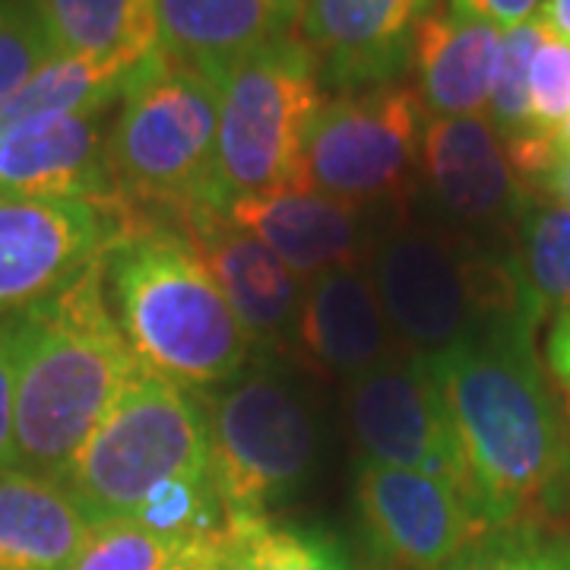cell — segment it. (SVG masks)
<instances>
[{
	"label": "cell",
	"instance_id": "obj_26",
	"mask_svg": "<svg viewBox=\"0 0 570 570\" xmlns=\"http://www.w3.org/2000/svg\"><path fill=\"white\" fill-rule=\"evenodd\" d=\"M549 36V29L542 20L513 26L501 36L498 48V63H494V80H491L489 99V121L498 130V137L504 142V149L520 146L532 137H546L532 127L530 111V70L532 58L539 51L542 39Z\"/></svg>",
	"mask_w": 570,
	"mask_h": 570
},
{
	"label": "cell",
	"instance_id": "obj_11",
	"mask_svg": "<svg viewBox=\"0 0 570 570\" xmlns=\"http://www.w3.org/2000/svg\"><path fill=\"white\" fill-rule=\"evenodd\" d=\"M346 419L365 463L415 469L469 494L456 428L425 355H396L346 381Z\"/></svg>",
	"mask_w": 570,
	"mask_h": 570
},
{
	"label": "cell",
	"instance_id": "obj_8",
	"mask_svg": "<svg viewBox=\"0 0 570 570\" xmlns=\"http://www.w3.org/2000/svg\"><path fill=\"white\" fill-rule=\"evenodd\" d=\"M209 475L232 520L269 517L317 466V419L305 393L276 371L228 381L209 403Z\"/></svg>",
	"mask_w": 570,
	"mask_h": 570
},
{
	"label": "cell",
	"instance_id": "obj_32",
	"mask_svg": "<svg viewBox=\"0 0 570 570\" xmlns=\"http://www.w3.org/2000/svg\"><path fill=\"white\" fill-rule=\"evenodd\" d=\"M453 3H460L463 10L482 17L494 29H513V26L535 20L532 13L542 7V0H453Z\"/></svg>",
	"mask_w": 570,
	"mask_h": 570
},
{
	"label": "cell",
	"instance_id": "obj_35",
	"mask_svg": "<svg viewBox=\"0 0 570 570\" xmlns=\"http://www.w3.org/2000/svg\"><path fill=\"white\" fill-rule=\"evenodd\" d=\"M219 564L216 561H209V558H200V554H187V551H181V554H175L168 564H165L163 570H216Z\"/></svg>",
	"mask_w": 570,
	"mask_h": 570
},
{
	"label": "cell",
	"instance_id": "obj_21",
	"mask_svg": "<svg viewBox=\"0 0 570 570\" xmlns=\"http://www.w3.org/2000/svg\"><path fill=\"white\" fill-rule=\"evenodd\" d=\"M92 523L61 482L29 472H0V570H67Z\"/></svg>",
	"mask_w": 570,
	"mask_h": 570
},
{
	"label": "cell",
	"instance_id": "obj_4",
	"mask_svg": "<svg viewBox=\"0 0 570 570\" xmlns=\"http://www.w3.org/2000/svg\"><path fill=\"white\" fill-rule=\"evenodd\" d=\"M367 276L396 340L419 355L539 324L517 254L463 228L396 225L371 247Z\"/></svg>",
	"mask_w": 570,
	"mask_h": 570
},
{
	"label": "cell",
	"instance_id": "obj_36",
	"mask_svg": "<svg viewBox=\"0 0 570 570\" xmlns=\"http://www.w3.org/2000/svg\"><path fill=\"white\" fill-rule=\"evenodd\" d=\"M216 570H223V568H216Z\"/></svg>",
	"mask_w": 570,
	"mask_h": 570
},
{
	"label": "cell",
	"instance_id": "obj_15",
	"mask_svg": "<svg viewBox=\"0 0 570 570\" xmlns=\"http://www.w3.org/2000/svg\"><path fill=\"white\" fill-rule=\"evenodd\" d=\"M178 232L219 283L254 346H292L305 283L223 209L197 206L178 219Z\"/></svg>",
	"mask_w": 570,
	"mask_h": 570
},
{
	"label": "cell",
	"instance_id": "obj_20",
	"mask_svg": "<svg viewBox=\"0 0 570 570\" xmlns=\"http://www.w3.org/2000/svg\"><path fill=\"white\" fill-rule=\"evenodd\" d=\"M302 0H159V51L223 80L245 55L288 36Z\"/></svg>",
	"mask_w": 570,
	"mask_h": 570
},
{
	"label": "cell",
	"instance_id": "obj_29",
	"mask_svg": "<svg viewBox=\"0 0 570 570\" xmlns=\"http://www.w3.org/2000/svg\"><path fill=\"white\" fill-rule=\"evenodd\" d=\"M175 554L181 551L137 520H108L89 530L67 570H163Z\"/></svg>",
	"mask_w": 570,
	"mask_h": 570
},
{
	"label": "cell",
	"instance_id": "obj_24",
	"mask_svg": "<svg viewBox=\"0 0 570 570\" xmlns=\"http://www.w3.org/2000/svg\"><path fill=\"white\" fill-rule=\"evenodd\" d=\"M520 273L535 321L570 311V206L530 197L520 213Z\"/></svg>",
	"mask_w": 570,
	"mask_h": 570
},
{
	"label": "cell",
	"instance_id": "obj_19",
	"mask_svg": "<svg viewBox=\"0 0 570 570\" xmlns=\"http://www.w3.org/2000/svg\"><path fill=\"white\" fill-rule=\"evenodd\" d=\"M102 127L105 111H89L0 140V190L96 204L121 197Z\"/></svg>",
	"mask_w": 570,
	"mask_h": 570
},
{
	"label": "cell",
	"instance_id": "obj_7",
	"mask_svg": "<svg viewBox=\"0 0 570 570\" xmlns=\"http://www.w3.org/2000/svg\"><path fill=\"white\" fill-rule=\"evenodd\" d=\"M324 82L305 41L285 36L235 61L219 80L216 204L302 187V159Z\"/></svg>",
	"mask_w": 570,
	"mask_h": 570
},
{
	"label": "cell",
	"instance_id": "obj_16",
	"mask_svg": "<svg viewBox=\"0 0 570 570\" xmlns=\"http://www.w3.org/2000/svg\"><path fill=\"white\" fill-rule=\"evenodd\" d=\"M228 223L264 242L302 283L348 266L365 250L362 209L311 187H279L235 197L223 209Z\"/></svg>",
	"mask_w": 570,
	"mask_h": 570
},
{
	"label": "cell",
	"instance_id": "obj_22",
	"mask_svg": "<svg viewBox=\"0 0 570 570\" xmlns=\"http://www.w3.org/2000/svg\"><path fill=\"white\" fill-rule=\"evenodd\" d=\"M137 67L140 63L115 58H55L0 105V140L32 134L63 118L108 111L115 99H124L127 80Z\"/></svg>",
	"mask_w": 570,
	"mask_h": 570
},
{
	"label": "cell",
	"instance_id": "obj_17",
	"mask_svg": "<svg viewBox=\"0 0 570 570\" xmlns=\"http://www.w3.org/2000/svg\"><path fill=\"white\" fill-rule=\"evenodd\" d=\"M292 346L305 362L346 381L396 358V333L362 266H336L307 279Z\"/></svg>",
	"mask_w": 570,
	"mask_h": 570
},
{
	"label": "cell",
	"instance_id": "obj_9",
	"mask_svg": "<svg viewBox=\"0 0 570 570\" xmlns=\"http://www.w3.org/2000/svg\"><path fill=\"white\" fill-rule=\"evenodd\" d=\"M425 118L419 92L400 82L324 102L307 134L302 187L358 209L406 200L422 165Z\"/></svg>",
	"mask_w": 570,
	"mask_h": 570
},
{
	"label": "cell",
	"instance_id": "obj_34",
	"mask_svg": "<svg viewBox=\"0 0 570 570\" xmlns=\"http://www.w3.org/2000/svg\"><path fill=\"white\" fill-rule=\"evenodd\" d=\"M539 190H546L554 200H564L570 206V156H561V163L551 168V175L539 184Z\"/></svg>",
	"mask_w": 570,
	"mask_h": 570
},
{
	"label": "cell",
	"instance_id": "obj_33",
	"mask_svg": "<svg viewBox=\"0 0 570 570\" xmlns=\"http://www.w3.org/2000/svg\"><path fill=\"white\" fill-rule=\"evenodd\" d=\"M542 26L551 36L570 41V0H542V13H539Z\"/></svg>",
	"mask_w": 570,
	"mask_h": 570
},
{
	"label": "cell",
	"instance_id": "obj_18",
	"mask_svg": "<svg viewBox=\"0 0 570 570\" xmlns=\"http://www.w3.org/2000/svg\"><path fill=\"white\" fill-rule=\"evenodd\" d=\"M501 29L441 0L415 29V92L428 118H475L489 111Z\"/></svg>",
	"mask_w": 570,
	"mask_h": 570
},
{
	"label": "cell",
	"instance_id": "obj_23",
	"mask_svg": "<svg viewBox=\"0 0 570 570\" xmlns=\"http://www.w3.org/2000/svg\"><path fill=\"white\" fill-rule=\"evenodd\" d=\"M61 55L142 63L159 51V0H36Z\"/></svg>",
	"mask_w": 570,
	"mask_h": 570
},
{
	"label": "cell",
	"instance_id": "obj_28",
	"mask_svg": "<svg viewBox=\"0 0 570 570\" xmlns=\"http://www.w3.org/2000/svg\"><path fill=\"white\" fill-rule=\"evenodd\" d=\"M61 58L36 0H0V105Z\"/></svg>",
	"mask_w": 570,
	"mask_h": 570
},
{
	"label": "cell",
	"instance_id": "obj_3",
	"mask_svg": "<svg viewBox=\"0 0 570 570\" xmlns=\"http://www.w3.org/2000/svg\"><path fill=\"white\" fill-rule=\"evenodd\" d=\"M105 292L134 355L153 374L204 390L245 371V326L178 225H146L111 247Z\"/></svg>",
	"mask_w": 570,
	"mask_h": 570
},
{
	"label": "cell",
	"instance_id": "obj_30",
	"mask_svg": "<svg viewBox=\"0 0 570 570\" xmlns=\"http://www.w3.org/2000/svg\"><path fill=\"white\" fill-rule=\"evenodd\" d=\"M530 111L532 127L546 137H558L570 118V41L551 32L532 58Z\"/></svg>",
	"mask_w": 570,
	"mask_h": 570
},
{
	"label": "cell",
	"instance_id": "obj_27",
	"mask_svg": "<svg viewBox=\"0 0 570 570\" xmlns=\"http://www.w3.org/2000/svg\"><path fill=\"white\" fill-rule=\"evenodd\" d=\"M438 570H570V539L530 523L489 530Z\"/></svg>",
	"mask_w": 570,
	"mask_h": 570
},
{
	"label": "cell",
	"instance_id": "obj_6",
	"mask_svg": "<svg viewBox=\"0 0 570 570\" xmlns=\"http://www.w3.org/2000/svg\"><path fill=\"white\" fill-rule=\"evenodd\" d=\"M194 472H209L206 406L142 365L58 482L96 527L127 520L149 491Z\"/></svg>",
	"mask_w": 570,
	"mask_h": 570
},
{
	"label": "cell",
	"instance_id": "obj_5",
	"mask_svg": "<svg viewBox=\"0 0 570 570\" xmlns=\"http://www.w3.org/2000/svg\"><path fill=\"white\" fill-rule=\"evenodd\" d=\"M216 137L219 80L165 51L149 55L130 73L121 115L108 134V163L121 197L140 209H165L175 223L197 206L219 209Z\"/></svg>",
	"mask_w": 570,
	"mask_h": 570
},
{
	"label": "cell",
	"instance_id": "obj_1",
	"mask_svg": "<svg viewBox=\"0 0 570 570\" xmlns=\"http://www.w3.org/2000/svg\"><path fill=\"white\" fill-rule=\"evenodd\" d=\"M444 390L485 530L527 523L570 475V441L532 355V330H504L425 355Z\"/></svg>",
	"mask_w": 570,
	"mask_h": 570
},
{
	"label": "cell",
	"instance_id": "obj_12",
	"mask_svg": "<svg viewBox=\"0 0 570 570\" xmlns=\"http://www.w3.org/2000/svg\"><path fill=\"white\" fill-rule=\"evenodd\" d=\"M358 508L371 542L400 568L438 570L489 532L466 491L415 469L362 460Z\"/></svg>",
	"mask_w": 570,
	"mask_h": 570
},
{
	"label": "cell",
	"instance_id": "obj_14",
	"mask_svg": "<svg viewBox=\"0 0 570 570\" xmlns=\"http://www.w3.org/2000/svg\"><path fill=\"white\" fill-rule=\"evenodd\" d=\"M431 200L463 232L501 228L520 219L530 187L520 181L489 118H425L422 165Z\"/></svg>",
	"mask_w": 570,
	"mask_h": 570
},
{
	"label": "cell",
	"instance_id": "obj_25",
	"mask_svg": "<svg viewBox=\"0 0 570 570\" xmlns=\"http://www.w3.org/2000/svg\"><path fill=\"white\" fill-rule=\"evenodd\" d=\"M223 570H352L346 549L321 530L279 527L269 517L232 520Z\"/></svg>",
	"mask_w": 570,
	"mask_h": 570
},
{
	"label": "cell",
	"instance_id": "obj_31",
	"mask_svg": "<svg viewBox=\"0 0 570 570\" xmlns=\"http://www.w3.org/2000/svg\"><path fill=\"white\" fill-rule=\"evenodd\" d=\"M20 466L17 453V377L7 324L0 317V472Z\"/></svg>",
	"mask_w": 570,
	"mask_h": 570
},
{
	"label": "cell",
	"instance_id": "obj_2",
	"mask_svg": "<svg viewBox=\"0 0 570 570\" xmlns=\"http://www.w3.org/2000/svg\"><path fill=\"white\" fill-rule=\"evenodd\" d=\"M3 324L17 377L20 469L58 482L142 367L108 305L105 261Z\"/></svg>",
	"mask_w": 570,
	"mask_h": 570
},
{
	"label": "cell",
	"instance_id": "obj_10",
	"mask_svg": "<svg viewBox=\"0 0 570 570\" xmlns=\"http://www.w3.org/2000/svg\"><path fill=\"white\" fill-rule=\"evenodd\" d=\"M142 225L127 197L96 204L0 190V314L61 292Z\"/></svg>",
	"mask_w": 570,
	"mask_h": 570
},
{
	"label": "cell",
	"instance_id": "obj_13",
	"mask_svg": "<svg viewBox=\"0 0 570 570\" xmlns=\"http://www.w3.org/2000/svg\"><path fill=\"white\" fill-rule=\"evenodd\" d=\"M441 0H302V29L321 82L362 92L412 67L415 29Z\"/></svg>",
	"mask_w": 570,
	"mask_h": 570
}]
</instances>
